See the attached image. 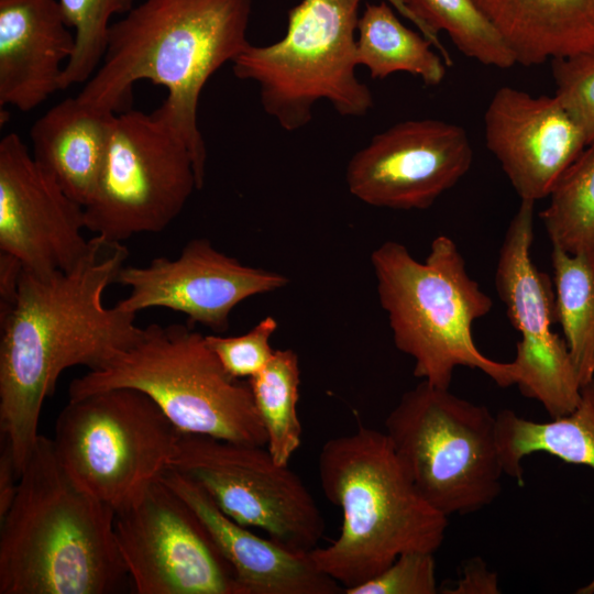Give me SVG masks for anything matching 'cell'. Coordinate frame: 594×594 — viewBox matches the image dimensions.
Listing matches in <instances>:
<instances>
[{"instance_id":"22","label":"cell","mask_w":594,"mask_h":594,"mask_svg":"<svg viewBox=\"0 0 594 594\" xmlns=\"http://www.w3.org/2000/svg\"><path fill=\"white\" fill-rule=\"evenodd\" d=\"M496 430L505 474L520 484L524 458L537 452L594 470V380L582 386L580 402L571 413L535 421L504 409L496 415ZM576 593H594V578Z\"/></svg>"},{"instance_id":"33","label":"cell","mask_w":594,"mask_h":594,"mask_svg":"<svg viewBox=\"0 0 594 594\" xmlns=\"http://www.w3.org/2000/svg\"><path fill=\"white\" fill-rule=\"evenodd\" d=\"M23 271L22 263L13 255L0 251V320L12 310Z\"/></svg>"},{"instance_id":"24","label":"cell","mask_w":594,"mask_h":594,"mask_svg":"<svg viewBox=\"0 0 594 594\" xmlns=\"http://www.w3.org/2000/svg\"><path fill=\"white\" fill-rule=\"evenodd\" d=\"M554 317L582 386L594 380V254L552 245Z\"/></svg>"},{"instance_id":"5","label":"cell","mask_w":594,"mask_h":594,"mask_svg":"<svg viewBox=\"0 0 594 594\" xmlns=\"http://www.w3.org/2000/svg\"><path fill=\"white\" fill-rule=\"evenodd\" d=\"M371 263L394 344L414 359L416 377L449 388L455 367L466 366L501 387L517 383L513 361L492 360L475 345L473 323L493 301L469 275L451 238H435L422 262L404 244L386 241L373 251Z\"/></svg>"},{"instance_id":"19","label":"cell","mask_w":594,"mask_h":594,"mask_svg":"<svg viewBox=\"0 0 594 594\" xmlns=\"http://www.w3.org/2000/svg\"><path fill=\"white\" fill-rule=\"evenodd\" d=\"M58 0H0V106L29 112L61 90L75 48Z\"/></svg>"},{"instance_id":"26","label":"cell","mask_w":594,"mask_h":594,"mask_svg":"<svg viewBox=\"0 0 594 594\" xmlns=\"http://www.w3.org/2000/svg\"><path fill=\"white\" fill-rule=\"evenodd\" d=\"M274 460L288 465L301 443L298 417L300 370L292 349L275 350L268 364L248 380Z\"/></svg>"},{"instance_id":"4","label":"cell","mask_w":594,"mask_h":594,"mask_svg":"<svg viewBox=\"0 0 594 594\" xmlns=\"http://www.w3.org/2000/svg\"><path fill=\"white\" fill-rule=\"evenodd\" d=\"M318 472L343 521L338 538L309 556L344 590L376 576L404 552L435 553L442 544L448 517L417 491L385 431L360 426L329 439Z\"/></svg>"},{"instance_id":"31","label":"cell","mask_w":594,"mask_h":594,"mask_svg":"<svg viewBox=\"0 0 594 594\" xmlns=\"http://www.w3.org/2000/svg\"><path fill=\"white\" fill-rule=\"evenodd\" d=\"M438 592L432 552L408 551L398 556L371 580L345 594H435Z\"/></svg>"},{"instance_id":"2","label":"cell","mask_w":594,"mask_h":594,"mask_svg":"<svg viewBox=\"0 0 594 594\" xmlns=\"http://www.w3.org/2000/svg\"><path fill=\"white\" fill-rule=\"evenodd\" d=\"M251 13L252 0H143L111 24L103 58L77 97L120 113L130 109L138 81L164 86L167 97L152 113L187 145L201 189L199 98L208 79L251 44Z\"/></svg>"},{"instance_id":"34","label":"cell","mask_w":594,"mask_h":594,"mask_svg":"<svg viewBox=\"0 0 594 594\" xmlns=\"http://www.w3.org/2000/svg\"><path fill=\"white\" fill-rule=\"evenodd\" d=\"M19 473L10 452V449L2 444L0 454V520L10 509L19 486Z\"/></svg>"},{"instance_id":"13","label":"cell","mask_w":594,"mask_h":594,"mask_svg":"<svg viewBox=\"0 0 594 594\" xmlns=\"http://www.w3.org/2000/svg\"><path fill=\"white\" fill-rule=\"evenodd\" d=\"M534 212L535 202L520 200L499 250L495 285L510 323L520 333L513 361L516 385L554 418L576 407L582 384L564 338L552 330V280L531 258Z\"/></svg>"},{"instance_id":"14","label":"cell","mask_w":594,"mask_h":594,"mask_svg":"<svg viewBox=\"0 0 594 594\" xmlns=\"http://www.w3.org/2000/svg\"><path fill=\"white\" fill-rule=\"evenodd\" d=\"M473 150L466 131L435 119L399 122L375 134L350 158L345 183L373 207L428 209L469 172Z\"/></svg>"},{"instance_id":"16","label":"cell","mask_w":594,"mask_h":594,"mask_svg":"<svg viewBox=\"0 0 594 594\" xmlns=\"http://www.w3.org/2000/svg\"><path fill=\"white\" fill-rule=\"evenodd\" d=\"M82 229L84 206L36 163L15 132L6 134L0 141V251L32 272L68 271L88 249Z\"/></svg>"},{"instance_id":"27","label":"cell","mask_w":594,"mask_h":594,"mask_svg":"<svg viewBox=\"0 0 594 594\" xmlns=\"http://www.w3.org/2000/svg\"><path fill=\"white\" fill-rule=\"evenodd\" d=\"M539 217L552 245L568 253L594 254V145L560 177Z\"/></svg>"},{"instance_id":"10","label":"cell","mask_w":594,"mask_h":594,"mask_svg":"<svg viewBox=\"0 0 594 594\" xmlns=\"http://www.w3.org/2000/svg\"><path fill=\"white\" fill-rule=\"evenodd\" d=\"M198 189L185 142L153 113H117L97 188L84 207L86 229L121 242L161 232Z\"/></svg>"},{"instance_id":"28","label":"cell","mask_w":594,"mask_h":594,"mask_svg":"<svg viewBox=\"0 0 594 594\" xmlns=\"http://www.w3.org/2000/svg\"><path fill=\"white\" fill-rule=\"evenodd\" d=\"M75 35V48L62 78L61 90L86 82L99 67L108 43L113 15L125 14L134 0H58Z\"/></svg>"},{"instance_id":"1","label":"cell","mask_w":594,"mask_h":594,"mask_svg":"<svg viewBox=\"0 0 594 594\" xmlns=\"http://www.w3.org/2000/svg\"><path fill=\"white\" fill-rule=\"evenodd\" d=\"M128 257L121 242L95 235L73 268L21 273L16 301L0 320V431L19 476L61 374L100 370L143 333L135 314L103 304Z\"/></svg>"},{"instance_id":"12","label":"cell","mask_w":594,"mask_h":594,"mask_svg":"<svg viewBox=\"0 0 594 594\" xmlns=\"http://www.w3.org/2000/svg\"><path fill=\"white\" fill-rule=\"evenodd\" d=\"M114 531L138 594H241L202 520L162 476L116 513Z\"/></svg>"},{"instance_id":"17","label":"cell","mask_w":594,"mask_h":594,"mask_svg":"<svg viewBox=\"0 0 594 594\" xmlns=\"http://www.w3.org/2000/svg\"><path fill=\"white\" fill-rule=\"evenodd\" d=\"M484 131L487 148L520 200L532 202L549 197L587 146L582 129L556 96L532 97L508 86L493 95Z\"/></svg>"},{"instance_id":"8","label":"cell","mask_w":594,"mask_h":594,"mask_svg":"<svg viewBox=\"0 0 594 594\" xmlns=\"http://www.w3.org/2000/svg\"><path fill=\"white\" fill-rule=\"evenodd\" d=\"M385 433L420 495L449 517L480 510L502 491L496 415L421 381L385 420Z\"/></svg>"},{"instance_id":"7","label":"cell","mask_w":594,"mask_h":594,"mask_svg":"<svg viewBox=\"0 0 594 594\" xmlns=\"http://www.w3.org/2000/svg\"><path fill=\"white\" fill-rule=\"evenodd\" d=\"M361 2L301 0L289 9L282 38L250 44L231 63L237 78L255 82L264 111L283 130L306 127L320 100L343 117L372 109V92L355 72Z\"/></svg>"},{"instance_id":"18","label":"cell","mask_w":594,"mask_h":594,"mask_svg":"<svg viewBox=\"0 0 594 594\" xmlns=\"http://www.w3.org/2000/svg\"><path fill=\"white\" fill-rule=\"evenodd\" d=\"M162 479L202 520L232 566L241 594H338L339 583L320 571L309 552L262 538L226 515L196 482L175 470Z\"/></svg>"},{"instance_id":"6","label":"cell","mask_w":594,"mask_h":594,"mask_svg":"<svg viewBox=\"0 0 594 594\" xmlns=\"http://www.w3.org/2000/svg\"><path fill=\"white\" fill-rule=\"evenodd\" d=\"M134 388L150 396L182 432L265 446L250 385L231 377L189 324L152 323L105 367L72 381L69 399Z\"/></svg>"},{"instance_id":"20","label":"cell","mask_w":594,"mask_h":594,"mask_svg":"<svg viewBox=\"0 0 594 594\" xmlns=\"http://www.w3.org/2000/svg\"><path fill=\"white\" fill-rule=\"evenodd\" d=\"M116 114L76 96L53 106L30 129L33 158L84 207L97 188Z\"/></svg>"},{"instance_id":"15","label":"cell","mask_w":594,"mask_h":594,"mask_svg":"<svg viewBox=\"0 0 594 594\" xmlns=\"http://www.w3.org/2000/svg\"><path fill=\"white\" fill-rule=\"evenodd\" d=\"M116 283L131 288L116 306L138 314L167 308L184 314L216 333L229 328L231 311L243 300L285 287L289 279L275 271L242 264L207 239H193L178 257H156L146 266H123Z\"/></svg>"},{"instance_id":"29","label":"cell","mask_w":594,"mask_h":594,"mask_svg":"<svg viewBox=\"0 0 594 594\" xmlns=\"http://www.w3.org/2000/svg\"><path fill=\"white\" fill-rule=\"evenodd\" d=\"M556 97L594 145V50L551 61Z\"/></svg>"},{"instance_id":"23","label":"cell","mask_w":594,"mask_h":594,"mask_svg":"<svg viewBox=\"0 0 594 594\" xmlns=\"http://www.w3.org/2000/svg\"><path fill=\"white\" fill-rule=\"evenodd\" d=\"M421 33L405 26L387 1L367 3L356 30V59L373 79L405 72L427 86L442 82L447 63Z\"/></svg>"},{"instance_id":"21","label":"cell","mask_w":594,"mask_h":594,"mask_svg":"<svg viewBox=\"0 0 594 594\" xmlns=\"http://www.w3.org/2000/svg\"><path fill=\"white\" fill-rule=\"evenodd\" d=\"M473 1L524 66L594 50V0Z\"/></svg>"},{"instance_id":"30","label":"cell","mask_w":594,"mask_h":594,"mask_svg":"<svg viewBox=\"0 0 594 594\" xmlns=\"http://www.w3.org/2000/svg\"><path fill=\"white\" fill-rule=\"evenodd\" d=\"M277 327L275 318L267 316L243 334L234 337L208 334L205 339L231 377L249 380L258 374L271 361L275 351L271 346V338Z\"/></svg>"},{"instance_id":"25","label":"cell","mask_w":594,"mask_h":594,"mask_svg":"<svg viewBox=\"0 0 594 594\" xmlns=\"http://www.w3.org/2000/svg\"><path fill=\"white\" fill-rule=\"evenodd\" d=\"M424 24L435 48L448 66L449 52L438 33L444 31L465 56L485 66L507 69L517 64L516 56L498 29L473 0H404Z\"/></svg>"},{"instance_id":"32","label":"cell","mask_w":594,"mask_h":594,"mask_svg":"<svg viewBox=\"0 0 594 594\" xmlns=\"http://www.w3.org/2000/svg\"><path fill=\"white\" fill-rule=\"evenodd\" d=\"M448 594H498L501 593L497 574L486 566L480 558L469 560L462 574Z\"/></svg>"},{"instance_id":"9","label":"cell","mask_w":594,"mask_h":594,"mask_svg":"<svg viewBox=\"0 0 594 594\" xmlns=\"http://www.w3.org/2000/svg\"><path fill=\"white\" fill-rule=\"evenodd\" d=\"M179 432L150 396L120 387L69 399L52 441L69 476L118 513L169 470Z\"/></svg>"},{"instance_id":"11","label":"cell","mask_w":594,"mask_h":594,"mask_svg":"<svg viewBox=\"0 0 594 594\" xmlns=\"http://www.w3.org/2000/svg\"><path fill=\"white\" fill-rule=\"evenodd\" d=\"M199 484L230 518L310 552L326 525L311 493L267 448L179 432L170 468Z\"/></svg>"},{"instance_id":"35","label":"cell","mask_w":594,"mask_h":594,"mask_svg":"<svg viewBox=\"0 0 594 594\" xmlns=\"http://www.w3.org/2000/svg\"><path fill=\"white\" fill-rule=\"evenodd\" d=\"M387 1L398 13H400L403 16L408 19L410 22H413L419 30V32L425 35L429 41H431V37L429 33L427 32L424 24L411 13V11L407 8L404 0H385Z\"/></svg>"},{"instance_id":"3","label":"cell","mask_w":594,"mask_h":594,"mask_svg":"<svg viewBox=\"0 0 594 594\" xmlns=\"http://www.w3.org/2000/svg\"><path fill=\"white\" fill-rule=\"evenodd\" d=\"M116 512L65 471L40 435L0 520V594H112L130 580Z\"/></svg>"}]
</instances>
